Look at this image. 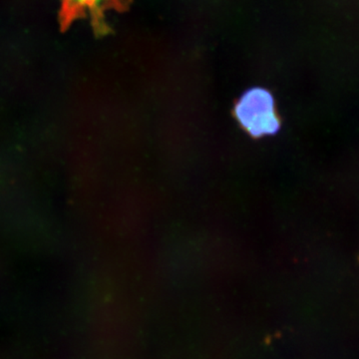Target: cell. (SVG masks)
Returning a JSON list of instances; mask_svg holds the SVG:
<instances>
[{
	"label": "cell",
	"mask_w": 359,
	"mask_h": 359,
	"mask_svg": "<svg viewBox=\"0 0 359 359\" xmlns=\"http://www.w3.org/2000/svg\"><path fill=\"white\" fill-rule=\"evenodd\" d=\"M235 116L241 127L256 138L275 135L280 130L275 100L264 88L257 87L245 92L236 104Z\"/></svg>",
	"instance_id": "6da1fadb"
},
{
	"label": "cell",
	"mask_w": 359,
	"mask_h": 359,
	"mask_svg": "<svg viewBox=\"0 0 359 359\" xmlns=\"http://www.w3.org/2000/svg\"><path fill=\"white\" fill-rule=\"evenodd\" d=\"M132 0H61L58 20L61 30L65 32L79 20H89L97 35L110 32L106 16L110 11H127Z\"/></svg>",
	"instance_id": "7a4b0ae2"
}]
</instances>
